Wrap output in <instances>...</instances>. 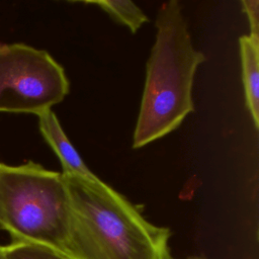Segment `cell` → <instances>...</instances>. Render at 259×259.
I'll return each instance as SVG.
<instances>
[{
    "mask_svg": "<svg viewBox=\"0 0 259 259\" xmlns=\"http://www.w3.org/2000/svg\"><path fill=\"white\" fill-rule=\"evenodd\" d=\"M64 178L71 204V225L63 253L68 258L170 257L168 228L148 222L132 202L99 178L90 180L71 175Z\"/></svg>",
    "mask_w": 259,
    "mask_h": 259,
    "instance_id": "1",
    "label": "cell"
},
{
    "mask_svg": "<svg viewBox=\"0 0 259 259\" xmlns=\"http://www.w3.org/2000/svg\"><path fill=\"white\" fill-rule=\"evenodd\" d=\"M156 39L146 66L133 148H142L176 130L194 110L192 85L205 56L191 41L180 3L164 2L156 17Z\"/></svg>",
    "mask_w": 259,
    "mask_h": 259,
    "instance_id": "2",
    "label": "cell"
},
{
    "mask_svg": "<svg viewBox=\"0 0 259 259\" xmlns=\"http://www.w3.org/2000/svg\"><path fill=\"white\" fill-rule=\"evenodd\" d=\"M71 225V204L62 172L28 161L0 163V229L13 241L64 253Z\"/></svg>",
    "mask_w": 259,
    "mask_h": 259,
    "instance_id": "3",
    "label": "cell"
},
{
    "mask_svg": "<svg viewBox=\"0 0 259 259\" xmlns=\"http://www.w3.org/2000/svg\"><path fill=\"white\" fill-rule=\"evenodd\" d=\"M68 93L65 71L48 52L25 44H0V112L39 115Z\"/></svg>",
    "mask_w": 259,
    "mask_h": 259,
    "instance_id": "4",
    "label": "cell"
},
{
    "mask_svg": "<svg viewBox=\"0 0 259 259\" xmlns=\"http://www.w3.org/2000/svg\"><path fill=\"white\" fill-rule=\"evenodd\" d=\"M37 117L39 132L58 156L63 168L62 173L90 180L98 179L85 165L81 156L71 144L52 109L40 113Z\"/></svg>",
    "mask_w": 259,
    "mask_h": 259,
    "instance_id": "5",
    "label": "cell"
},
{
    "mask_svg": "<svg viewBox=\"0 0 259 259\" xmlns=\"http://www.w3.org/2000/svg\"><path fill=\"white\" fill-rule=\"evenodd\" d=\"M246 103L255 128H259V44L249 35L239 39Z\"/></svg>",
    "mask_w": 259,
    "mask_h": 259,
    "instance_id": "6",
    "label": "cell"
},
{
    "mask_svg": "<svg viewBox=\"0 0 259 259\" xmlns=\"http://www.w3.org/2000/svg\"><path fill=\"white\" fill-rule=\"evenodd\" d=\"M84 3L99 6L112 18L125 25L133 33L137 32L148 21V17L143 10L130 0L85 1Z\"/></svg>",
    "mask_w": 259,
    "mask_h": 259,
    "instance_id": "7",
    "label": "cell"
},
{
    "mask_svg": "<svg viewBox=\"0 0 259 259\" xmlns=\"http://www.w3.org/2000/svg\"><path fill=\"white\" fill-rule=\"evenodd\" d=\"M1 249L4 259H70L53 248L28 242L13 241Z\"/></svg>",
    "mask_w": 259,
    "mask_h": 259,
    "instance_id": "8",
    "label": "cell"
},
{
    "mask_svg": "<svg viewBox=\"0 0 259 259\" xmlns=\"http://www.w3.org/2000/svg\"><path fill=\"white\" fill-rule=\"evenodd\" d=\"M243 10L245 11L250 24V38L259 44V1L243 0L241 1Z\"/></svg>",
    "mask_w": 259,
    "mask_h": 259,
    "instance_id": "9",
    "label": "cell"
},
{
    "mask_svg": "<svg viewBox=\"0 0 259 259\" xmlns=\"http://www.w3.org/2000/svg\"><path fill=\"white\" fill-rule=\"evenodd\" d=\"M168 259H175V258H172L170 256ZM186 259H206V258H202V257H189V258H186Z\"/></svg>",
    "mask_w": 259,
    "mask_h": 259,
    "instance_id": "10",
    "label": "cell"
},
{
    "mask_svg": "<svg viewBox=\"0 0 259 259\" xmlns=\"http://www.w3.org/2000/svg\"><path fill=\"white\" fill-rule=\"evenodd\" d=\"M0 259H4L3 253H2V249H1V245H0Z\"/></svg>",
    "mask_w": 259,
    "mask_h": 259,
    "instance_id": "11",
    "label": "cell"
}]
</instances>
